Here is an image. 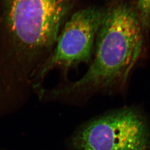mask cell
I'll return each mask as SVG.
<instances>
[{
  "mask_svg": "<svg viewBox=\"0 0 150 150\" xmlns=\"http://www.w3.org/2000/svg\"><path fill=\"white\" fill-rule=\"evenodd\" d=\"M106 7L90 6L76 11L62 28L54 49L38 69L32 81L37 88L46 75L54 69L67 72L79 65L91 61L97 34Z\"/></svg>",
  "mask_w": 150,
  "mask_h": 150,
  "instance_id": "cell-4",
  "label": "cell"
},
{
  "mask_svg": "<svg viewBox=\"0 0 150 150\" xmlns=\"http://www.w3.org/2000/svg\"><path fill=\"white\" fill-rule=\"evenodd\" d=\"M143 30L137 11L128 3L117 1L107 6L85 74L55 90L54 94L84 95L121 88L141 52Z\"/></svg>",
  "mask_w": 150,
  "mask_h": 150,
  "instance_id": "cell-2",
  "label": "cell"
},
{
  "mask_svg": "<svg viewBox=\"0 0 150 150\" xmlns=\"http://www.w3.org/2000/svg\"><path fill=\"white\" fill-rule=\"evenodd\" d=\"M136 11L143 28L147 29L150 25V0H138Z\"/></svg>",
  "mask_w": 150,
  "mask_h": 150,
  "instance_id": "cell-5",
  "label": "cell"
},
{
  "mask_svg": "<svg viewBox=\"0 0 150 150\" xmlns=\"http://www.w3.org/2000/svg\"><path fill=\"white\" fill-rule=\"evenodd\" d=\"M61 1H69V0H61Z\"/></svg>",
  "mask_w": 150,
  "mask_h": 150,
  "instance_id": "cell-6",
  "label": "cell"
},
{
  "mask_svg": "<svg viewBox=\"0 0 150 150\" xmlns=\"http://www.w3.org/2000/svg\"><path fill=\"white\" fill-rule=\"evenodd\" d=\"M74 0H0V103L32 85L52 52Z\"/></svg>",
  "mask_w": 150,
  "mask_h": 150,
  "instance_id": "cell-1",
  "label": "cell"
},
{
  "mask_svg": "<svg viewBox=\"0 0 150 150\" xmlns=\"http://www.w3.org/2000/svg\"><path fill=\"white\" fill-rule=\"evenodd\" d=\"M76 150H150V126L139 109L124 107L86 123L71 139Z\"/></svg>",
  "mask_w": 150,
  "mask_h": 150,
  "instance_id": "cell-3",
  "label": "cell"
}]
</instances>
